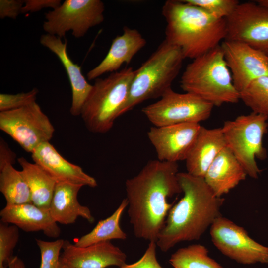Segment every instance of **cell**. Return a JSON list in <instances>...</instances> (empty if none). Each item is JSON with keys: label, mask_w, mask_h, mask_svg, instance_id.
<instances>
[{"label": "cell", "mask_w": 268, "mask_h": 268, "mask_svg": "<svg viewBox=\"0 0 268 268\" xmlns=\"http://www.w3.org/2000/svg\"><path fill=\"white\" fill-rule=\"evenodd\" d=\"M176 162L150 160L125 182L128 214L134 235L156 242L169 210V199L182 193Z\"/></svg>", "instance_id": "6da1fadb"}, {"label": "cell", "mask_w": 268, "mask_h": 268, "mask_svg": "<svg viewBox=\"0 0 268 268\" xmlns=\"http://www.w3.org/2000/svg\"><path fill=\"white\" fill-rule=\"evenodd\" d=\"M183 196L169 211L156 243L163 252L177 244L199 240L215 220L222 216L224 201L216 196L203 178L179 172Z\"/></svg>", "instance_id": "7a4b0ae2"}, {"label": "cell", "mask_w": 268, "mask_h": 268, "mask_svg": "<svg viewBox=\"0 0 268 268\" xmlns=\"http://www.w3.org/2000/svg\"><path fill=\"white\" fill-rule=\"evenodd\" d=\"M165 39L181 50L185 59H194L220 45L227 36L226 19H217L184 0L165 2Z\"/></svg>", "instance_id": "3957f363"}, {"label": "cell", "mask_w": 268, "mask_h": 268, "mask_svg": "<svg viewBox=\"0 0 268 268\" xmlns=\"http://www.w3.org/2000/svg\"><path fill=\"white\" fill-rule=\"evenodd\" d=\"M185 92L194 94L214 106L240 100L220 45L193 60L180 81Z\"/></svg>", "instance_id": "277c9868"}, {"label": "cell", "mask_w": 268, "mask_h": 268, "mask_svg": "<svg viewBox=\"0 0 268 268\" xmlns=\"http://www.w3.org/2000/svg\"><path fill=\"white\" fill-rule=\"evenodd\" d=\"M185 59L179 48L164 40L136 70L120 116L144 101L161 97L171 88Z\"/></svg>", "instance_id": "5b68a950"}, {"label": "cell", "mask_w": 268, "mask_h": 268, "mask_svg": "<svg viewBox=\"0 0 268 268\" xmlns=\"http://www.w3.org/2000/svg\"><path fill=\"white\" fill-rule=\"evenodd\" d=\"M134 72L130 67L96 79L80 114L89 131L103 134L111 129L127 101Z\"/></svg>", "instance_id": "8992f818"}, {"label": "cell", "mask_w": 268, "mask_h": 268, "mask_svg": "<svg viewBox=\"0 0 268 268\" xmlns=\"http://www.w3.org/2000/svg\"><path fill=\"white\" fill-rule=\"evenodd\" d=\"M268 116L252 112L233 120L225 121L221 127L226 147L241 164L247 175L256 179L261 170L256 158L263 160L267 152L263 144L267 133Z\"/></svg>", "instance_id": "52a82bcc"}, {"label": "cell", "mask_w": 268, "mask_h": 268, "mask_svg": "<svg viewBox=\"0 0 268 268\" xmlns=\"http://www.w3.org/2000/svg\"><path fill=\"white\" fill-rule=\"evenodd\" d=\"M214 106L188 92L178 93L171 88L157 102L142 109L155 127L199 123L208 119Z\"/></svg>", "instance_id": "ba28073f"}, {"label": "cell", "mask_w": 268, "mask_h": 268, "mask_svg": "<svg viewBox=\"0 0 268 268\" xmlns=\"http://www.w3.org/2000/svg\"><path fill=\"white\" fill-rule=\"evenodd\" d=\"M0 129L30 153L41 144L50 142L55 132L36 101L19 109L0 112Z\"/></svg>", "instance_id": "9c48e42d"}, {"label": "cell", "mask_w": 268, "mask_h": 268, "mask_svg": "<svg viewBox=\"0 0 268 268\" xmlns=\"http://www.w3.org/2000/svg\"><path fill=\"white\" fill-rule=\"evenodd\" d=\"M104 9L100 0H66L45 13L43 28L47 34L61 38L69 31L74 37L81 38L103 21Z\"/></svg>", "instance_id": "30bf717a"}, {"label": "cell", "mask_w": 268, "mask_h": 268, "mask_svg": "<svg viewBox=\"0 0 268 268\" xmlns=\"http://www.w3.org/2000/svg\"><path fill=\"white\" fill-rule=\"evenodd\" d=\"M213 244L224 255L243 265L268 263V247L252 239L246 230L222 216L210 227Z\"/></svg>", "instance_id": "8fae6325"}, {"label": "cell", "mask_w": 268, "mask_h": 268, "mask_svg": "<svg viewBox=\"0 0 268 268\" xmlns=\"http://www.w3.org/2000/svg\"><path fill=\"white\" fill-rule=\"evenodd\" d=\"M226 19L225 40L244 43L268 55V7L255 1L240 2Z\"/></svg>", "instance_id": "7c38bea8"}, {"label": "cell", "mask_w": 268, "mask_h": 268, "mask_svg": "<svg viewBox=\"0 0 268 268\" xmlns=\"http://www.w3.org/2000/svg\"><path fill=\"white\" fill-rule=\"evenodd\" d=\"M220 46L239 93L256 79L268 76V55L237 41L224 40Z\"/></svg>", "instance_id": "4fadbf2b"}, {"label": "cell", "mask_w": 268, "mask_h": 268, "mask_svg": "<svg viewBox=\"0 0 268 268\" xmlns=\"http://www.w3.org/2000/svg\"><path fill=\"white\" fill-rule=\"evenodd\" d=\"M201 127L199 123H184L151 127L147 136L158 160L176 163L185 161Z\"/></svg>", "instance_id": "5bb4252c"}, {"label": "cell", "mask_w": 268, "mask_h": 268, "mask_svg": "<svg viewBox=\"0 0 268 268\" xmlns=\"http://www.w3.org/2000/svg\"><path fill=\"white\" fill-rule=\"evenodd\" d=\"M60 261L72 268H108L126 264L127 256L110 241L84 247L65 240Z\"/></svg>", "instance_id": "9a60e30c"}, {"label": "cell", "mask_w": 268, "mask_h": 268, "mask_svg": "<svg viewBox=\"0 0 268 268\" xmlns=\"http://www.w3.org/2000/svg\"><path fill=\"white\" fill-rule=\"evenodd\" d=\"M34 163L41 167L56 182H67L94 188L95 178L79 166L65 159L50 142L39 145L31 153Z\"/></svg>", "instance_id": "2e32d148"}, {"label": "cell", "mask_w": 268, "mask_h": 268, "mask_svg": "<svg viewBox=\"0 0 268 268\" xmlns=\"http://www.w3.org/2000/svg\"><path fill=\"white\" fill-rule=\"evenodd\" d=\"M41 44L54 53L63 65L68 77L72 91V102L69 110L74 116L80 115L82 107L87 100L93 85L90 84L83 75L81 67L74 63L67 52V41L55 35H42Z\"/></svg>", "instance_id": "e0dca14e"}, {"label": "cell", "mask_w": 268, "mask_h": 268, "mask_svg": "<svg viewBox=\"0 0 268 268\" xmlns=\"http://www.w3.org/2000/svg\"><path fill=\"white\" fill-rule=\"evenodd\" d=\"M146 44L145 39L137 30L125 26L123 34L113 40L105 57L87 73L88 80L96 79L106 73L118 71L123 64L130 63Z\"/></svg>", "instance_id": "ac0fdd59"}, {"label": "cell", "mask_w": 268, "mask_h": 268, "mask_svg": "<svg viewBox=\"0 0 268 268\" xmlns=\"http://www.w3.org/2000/svg\"><path fill=\"white\" fill-rule=\"evenodd\" d=\"M1 222L12 224L25 232L42 231L50 238H58L61 229L49 209L32 203L5 205L0 212Z\"/></svg>", "instance_id": "d6986e66"}, {"label": "cell", "mask_w": 268, "mask_h": 268, "mask_svg": "<svg viewBox=\"0 0 268 268\" xmlns=\"http://www.w3.org/2000/svg\"><path fill=\"white\" fill-rule=\"evenodd\" d=\"M226 146L221 128L201 126L195 143L185 160L187 172L204 178L214 160Z\"/></svg>", "instance_id": "ffe728a7"}, {"label": "cell", "mask_w": 268, "mask_h": 268, "mask_svg": "<svg viewBox=\"0 0 268 268\" xmlns=\"http://www.w3.org/2000/svg\"><path fill=\"white\" fill-rule=\"evenodd\" d=\"M247 176L241 164L226 146L211 163L203 178L214 194L222 197Z\"/></svg>", "instance_id": "44dd1931"}, {"label": "cell", "mask_w": 268, "mask_h": 268, "mask_svg": "<svg viewBox=\"0 0 268 268\" xmlns=\"http://www.w3.org/2000/svg\"><path fill=\"white\" fill-rule=\"evenodd\" d=\"M82 187L67 182L56 183L49 210L57 223L72 224L79 217L91 223L94 222L90 209L81 205L78 201V194Z\"/></svg>", "instance_id": "7402d4cb"}, {"label": "cell", "mask_w": 268, "mask_h": 268, "mask_svg": "<svg viewBox=\"0 0 268 268\" xmlns=\"http://www.w3.org/2000/svg\"><path fill=\"white\" fill-rule=\"evenodd\" d=\"M17 160L29 189L32 203L49 209L56 182L36 163H31L23 157L18 158Z\"/></svg>", "instance_id": "603a6c76"}, {"label": "cell", "mask_w": 268, "mask_h": 268, "mask_svg": "<svg viewBox=\"0 0 268 268\" xmlns=\"http://www.w3.org/2000/svg\"><path fill=\"white\" fill-rule=\"evenodd\" d=\"M128 204L127 199H124L109 217L99 221L90 232L77 239L74 244L78 247H84L113 239H126L127 234L121 228L120 221Z\"/></svg>", "instance_id": "cb8c5ba5"}, {"label": "cell", "mask_w": 268, "mask_h": 268, "mask_svg": "<svg viewBox=\"0 0 268 268\" xmlns=\"http://www.w3.org/2000/svg\"><path fill=\"white\" fill-rule=\"evenodd\" d=\"M0 191L5 198L6 205L32 203L28 186L21 171L11 163L0 166Z\"/></svg>", "instance_id": "d4e9b609"}, {"label": "cell", "mask_w": 268, "mask_h": 268, "mask_svg": "<svg viewBox=\"0 0 268 268\" xmlns=\"http://www.w3.org/2000/svg\"><path fill=\"white\" fill-rule=\"evenodd\" d=\"M172 268H223L208 255L204 245L194 244L178 249L169 260Z\"/></svg>", "instance_id": "484cf974"}, {"label": "cell", "mask_w": 268, "mask_h": 268, "mask_svg": "<svg viewBox=\"0 0 268 268\" xmlns=\"http://www.w3.org/2000/svg\"><path fill=\"white\" fill-rule=\"evenodd\" d=\"M240 96L252 112L268 116V76L254 81L240 93Z\"/></svg>", "instance_id": "4316f807"}, {"label": "cell", "mask_w": 268, "mask_h": 268, "mask_svg": "<svg viewBox=\"0 0 268 268\" xmlns=\"http://www.w3.org/2000/svg\"><path fill=\"white\" fill-rule=\"evenodd\" d=\"M19 238V228L14 225L0 223V268H8L12 253Z\"/></svg>", "instance_id": "83f0119b"}, {"label": "cell", "mask_w": 268, "mask_h": 268, "mask_svg": "<svg viewBox=\"0 0 268 268\" xmlns=\"http://www.w3.org/2000/svg\"><path fill=\"white\" fill-rule=\"evenodd\" d=\"M197 6L217 19H226L240 3L237 0H184Z\"/></svg>", "instance_id": "f1b7e54d"}, {"label": "cell", "mask_w": 268, "mask_h": 268, "mask_svg": "<svg viewBox=\"0 0 268 268\" xmlns=\"http://www.w3.org/2000/svg\"><path fill=\"white\" fill-rule=\"evenodd\" d=\"M41 254L39 268H58L60 263V252L65 240L62 239L54 241H46L36 239Z\"/></svg>", "instance_id": "f546056e"}, {"label": "cell", "mask_w": 268, "mask_h": 268, "mask_svg": "<svg viewBox=\"0 0 268 268\" xmlns=\"http://www.w3.org/2000/svg\"><path fill=\"white\" fill-rule=\"evenodd\" d=\"M38 92V89L34 88L27 92L0 93V112L19 109L35 102Z\"/></svg>", "instance_id": "4dcf8cb0"}, {"label": "cell", "mask_w": 268, "mask_h": 268, "mask_svg": "<svg viewBox=\"0 0 268 268\" xmlns=\"http://www.w3.org/2000/svg\"><path fill=\"white\" fill-rule=\"evenodd\" d=\"M156 243L150 241L142 256L136 262L114 268H163L156 257Z\"/></svg>", "instance_id": "1f68e13d"}, {"label": "cell", "mask_w": 268, "mask_h": 268, "mask_svg": "<svg viewBox=\"0 0 268 268\" xmlns=\"http://www.w3.org/2000/svg\"><path fill=\"white\" fill-rule=\"evenodd\" d=\"M24 3L23 0H0V18L16 19L20 13H22Z\"/></svg>", "instance_id": "d6a6232c"}, {"label": "cell", "mask_w": 268, "mask_h": 268, "mask_svg": "<svg viewBox=\"0 0 268 268\" xmlns=\"http://www.w3.org/2000/svg\"><path fill=\"white\" fill-rule=\"evenodd\" d=\"M62 3L61 0H26L22 9V13L37 12L45 8L53 9Z\"/></svg>", "instance_id": "836d02e7"}, {"label": "cell", "mask_w": 268, "mask_h": 268, "mask_svg": "<svg viewBox=\"0 0 268 268\" xmlns=\"http://www.w3.org/2000/svg\"><path fill=\"white\" fill-rule=\"evenodd\" d=\"M16 155L2 138L0 140V166L7 163L13 164Z\"/></svg>", "instance_id": "e575fe53"}, {"label": "cell", "mask_w": 268, "mask_h": 268, "mask_svg": "<svg viewBox=\"0 0 268 268\" xmlns=\"http://www.w3.org/2000/svg\"><path fill=\"white\" fill-rule=\"evenodd\" d=\"M8 268H25V265L21 259L17 256H14L9 262Z\"/></svg>", "instance_id": "d590c367"}, {"label": "cell", "mask_w": 268, "mask_h": 268, "mask_svg": "<svg viewBox=\"0 0 268 268\" xmlns=\"http://www.w3.org/2000/svg\"><path fill=\"white\" fill-rule=\"evenodd\" d=\"M255 1L263 6L268 7V0H257Z\"/></svg>", "instance_id": "8d00e7d4"}, {"label": "cell", "mask_w": 268, "mask_h": 268, "mask_svg": "<svg viewBox=\"0 0 268 268\" xmlns=\"http://www.w3.org/2000/svg\"><path fill=\"white\" fill-rule=\"evenodd\" d=\"M58 268H72L63 263H62L61 261H60V265H59V266Z\"/></svg>", "instance_id": "74e56055"}]
</instances>
